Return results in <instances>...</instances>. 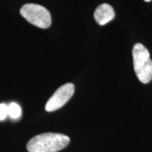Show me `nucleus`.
I'll return each instance as SVG.
<instances>
[{"instance_id":"obj_1","label":"nucleus","mask_w":152,"mask_h":152,"mask_svg":"<svg viewBox=\"0 0 152 152\" xmlns=\"http://www.w3.org/2000/svg\"><path fill=\"white\" fill-rule=\"evenodd\" d=\"M70 138L59 133L47 132L37 134L27 144L29 152H56L66 147Z\"/></svg>"},{"instance_id":"obj_2","label":"nucleus","mask_w":152,"mask_h":152,"mask_svg":"<svg viewBox=\"0 0 152 152\" xmlns=\"http://www.w3.org/2000/svg\"><path fill=\"white\" fill-rule=\"evenodd\" d=\"M134 70L139 80L147 84L152 80V60L148 49L141 43H137L132 49Z\"/></svg>"},{"instance_id":"obj_3","label":"nucleus","mask_w":152,"mask_h":152,"mask_svg":"<svg viewBox=\"0 0 152 152\" xmlns=\"http://www.w3.org/2000/svg\"><path fill=\"white\" fill-rule=\"evenodd\" d=\"M21 16L36 27L48 28L52 24L50 13L42 6L36 4H26L20 9Z\"/></svg>"},{"instance_id":"obj_4","label":"nucleus","mask_w":152,"mask_h":152,"mask_svg":"<svg viewBox=\"0 0 152 152\" xmlns=\"http://www.w3.org/2000/svg\"><path fill=\"white\" fill-rule=\"evenodd\" d=\"M75 91L73 83H66L62 85L49 98L45 106V109L48 112H52L61 109L72 97Z\"/></svg>"},{"instance_id":"obj_5","label":"nucleus","mask_w":152,"mask_h":152,"mask_svg":"<svg viewBox=\"0 0 152 152\" xmlns=\"http://www.w3.org/2000/svg\"><path fill=\"white\" fill-rule=\"evenodd\" d=\"M94 17L99 25L104 26L115 18V12L113 7L109 4H102L96 9Z\"/></svg>"},{"instance_id":"obj_6","label":"nucleus","mask_w":152,"mask_h":152,"mask_svg":"<svg viewBox=\"0 0 152 152\" xmlns=\"http://www.w3.org/2000/svg\"><path fill=\"white\" fill-rule=\"evenodd\" d=\"M22 111L20 106L17 103L11 102L8 105V116L11 118L16 120L21 116Z\"/></svg>"},{"instance_id":"obj_7","label":"nucleus","mask_w":152,"mask_h":152,"mask_svg":"<svg viewBox=\"0 0 152 152\" xmlns=\"http://www.w3.org/2000/svg\"><path fill=\"white\" fill-rule=\"evenodd\" d=\"M8 116V106L5 104H0V121H4Z\"/></svg>"},{"instance_id":"obj_8","label":"nucleus","mask_w":152,"mask_h":152,"mask_svg":"<svg viewBox=\"0 0 152 152\" xmlns=\"http://www.w3.org/2000/svg\"><path fill=\"white\" fill-rule=\"evenodd\" d=\"M145 1H147V2H149V1H151V0H144Z\"/></svg>"}]
</instances>
